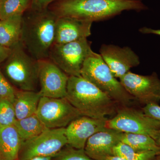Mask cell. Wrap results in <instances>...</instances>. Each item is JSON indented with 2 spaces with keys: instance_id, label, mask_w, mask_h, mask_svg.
I'll use <instances>...</instances> for the list:
<instances>
[{
  "instance_id": "19",
  "label": "cell",
  "mask_w": 160,
  "mask_h": 160,
  "mask_svg": "<svg viewBox=\"0 0 160 160\" xmlns=\"http://www.w3.org/2000/svg\"><path fill=\"white\" fill-rule=\"evenodd\" d=\"M14 126L23 142L38 136L48 128L36 114L17 120Z\"/></svg>"
},
{
  "instance_id": "35",
  "label": "cell",
  "mask_w": 160,
  "mask_h": 160,
  "mask_svg": "<svg viewBox=\"0 0 160 160\" xmlns=\"http://www.w3.org/2000/svg\"><path fill=\"white\" fill-rule=\"evenodd\" d=\"M0 25H1V24H0Z\"/></svg>"
},
{
  "instance_id": "24",
  "label": "cell",
  "mask_w": 160,
  "mask_h": 160,
  "mask_svg": "<svg viewBox=\"0 0 160 160\" xmlns=\"http://www.w3.org/2000/svg\"><path fill=\"white\" fill-rule=\"evenodd\" d=\"M53 160H94L89 157L84 149H77L66 145L53 158Z\"/></svg>"
},
{
  "instance_id": "17",
  "label": "cell",
  "mask_w": 160,
  "mask_h": 160,
  "mask_svg": "<svg viewBox=\"0 0 160 160\" xmlns=\"http://www.w3.org/2000/svg\"><path fill=\"white\" fill-rule=\"evenodd\" d=\"M42 97L39 91L16 90L12 104L17 120L35 114Z\"/></svg>"
},
{
  "instance_id": "33",
  "label": "cell",
  "mask_w": 160,
  "mask_h": 160,
  "mask_svg": "<svg viewBox=\"0 0 160 160\" xmlns=\"http://www.w3.org/2000/svg\"><path fill=\"white\" fill-rule=\"evenodd\" d=\"M154 160H160V153L157 156Z\"/></svg>"
},
{
  "instance_id": "4",
  "label": "cell",
  "mask_w": 160,
  "mask_h": 160,
  "mask_svg": "<svg viewBox=\"0 0 160 160\" xmlns=\"http://www.w3.org/2000/svg\"><path fill=\"white\" fill-rule=\"evenodd\" d=\"M81 76L122 106H128L133 98L129 94L120 81L114 77L101 55L93 53L83 64Z\"/></svg>"
},
{
  "instance_id": "28",
  "label": "cell",
  "mask_w": 160,
  "mask_h": 160,
  "mask_svg": "<svg viewBox=\"0 0 160 160\" xmlns=\"http://www.w3.org/2000/svg\"><path fill=\"white\" fill-rule=\"evenodd\" d=\"M11 52V49L0 44V64L6 61L9 56Z\"/></svg>"
},
{
  "instance_id": "30",
  "label": "cell",
  "mask_w": 160,
  "mask_h": 160,
  "mask_svg": "<svg viewBox=\"0 0 160 160\" xmlns=\"http://www.w3.org/2000/svg\"><path fill=\"white\" fill-rule=\"evenodd\" d=\"M100 160H126L123 158L118 156L111 155L106 156V157L103 158Z\"/></svg>"
},
{
  "instance_id": "18",
  "label": "cell",
  "mask_w": 160,
  "mask_h": 160,
  "mask_svg": "<svg viewBox=\"0 0 160 160\" xmlns=\"http://www.w3.org/2000/svg\"><path fill=\"white\" fill-rule=\"evenodd\" d=\"M22 16L16 15L0 21V44L11 49L20 42Z\"/></svg>"
},
{
  "instance_id": "32",
  "label": "cell",
  "mask_w": 160,
  "mask_h": 160,
  "mask_svg": "<svg viewBox=\"0 0 160 160\" xmlns=\"http://www.w3.org/2000/svg\"><path fill=\"white\" fill-rule=\"evenodd\" d=\"M156 142L157 143L158 146L160 147V130L158 134L157 138L155 140Z\"/></svg>"
},
{
  "instance_id": "21",
  "label": "cell",
  "mask_w": 160,
  "mask_h": 160,
  "mask_svg": "<svg viewBox=\"0 0 160 160\" xmlns=\"http://www.w3.org/2000/svg\"><path fill=\"white\" fill-rule=\"evenodd\" d=\"M32 0H1L0 21L22 15L31 6Z\"/></svg>"
},
{
  "instance_id": "34",
  "label": "cell",
  "mask_w": 160,
  "mask_h": 160,
  "mask_svg": "<svg viewBox=\"0 0 160 160\" xmlns=\"http://www.w3.org/2000/svg\"><path fill=\"white\" fill-rule=\"evenodd\" d=\"M0 5H1V0H0Z\"/></svg>"
},
{
  "instance_id": "3",
  "label": "cell",
  "mask_w": 160,
  "mask_h": 160,
  "mask_svg": "<svg viewBox=\"0 0 160 160\" xmlns=\"http://www.w3.org/2000/svg\"><path fill=\"white\" fill-rule=\"evenodd\" d=\"M32 10V14L23 15L20 42L29 55L39 61L49 58L54 43L58 18L47 9Z\"/></svg>"
},
{
  "instance_id": "26",
  "label": "cell",
  "mask_w": 160,
  "mask_h": 160,
  "mask_svg": "<svg viewBox=\"0 0 160 160\" xmlns=\"http://www.w3.org/2000/svg\"><path fill=\"white\" fill-rule=\"evenodd\" d=\"M144 113L160 122V106L158 104H148L142 108Z\"/></svg>"
},
{
  "instance_id": "1",
  "label": "cell",
  "mask_w": 160,
  "mask_h": 160,
  "mask_svg": "<svg viewBox=\"0 0 160 160\" xmlns=\"http://www.w3.org/2000/svg\"><path fill=\"white\" fill-rule=\"evenodd\" d=\"M146 9L141 0H61L51 11L58 18H74L93 22L113 17L126 10Z\"/></svg>"
},
{
  "instance_id": "31",
  "label": "cell",
  "mask_w": 160,
  "mask_h": 160,
  "mask_svg": "<svg viewBox=\"0 0 160 160\" xmlns=\"http://www.w3.org/2000/svg\"><path fill=\"white\" fill-rule=\"evenodd\" d=\"M53 156H37L27 160H53Z\"/></svg>"
},
{
  "instance_id": "27",
  "label": "cell",
  "mask_w": 160,
  "mask_h": 160,
  "mask_svg": "<svg viewBox=\"0 0 160 160\" xmlns=\"http://www.w3.org/2000/svg\"><path fill=\"white\" fill-rule=\"evenodd\" d=\"M57 0H32L31 9L35 10H42L46 9L49 5Z\"/></svg>"
},
{
  "instance_id": "10",
  "label": "cell",
  "mask_w": 160,
  "mask_h": 160,
  "mask_svg": "<svg viewBox=\"0 0 160 160\" xmlns=\"http://www.w3.org/2000/svg\"><path fill=\"white\" fill-rule=\"evenodd\" d=\"M119 79L129 94L144 106L159 102L160 80L156 72L145 76L129 71Z\"/></svg>"
},
{
  "instance_id": "22",
  "label": "cell",
  "mask_w": 160,
  "mask_h": 160,
  "mask_svg": "<svg viewBox=\"0 0 160 160\" xmlns=\"http://www.w3.org/2000/svg\"><path fill=\"white\" fill-rule=\"evenodd\" d=\"M113 153L126 160H154L160 153L152 151H138L126 144L120 142L115 147Z\"/></svg>"
},
{
  "instance_id": "14",
  "label": "cell",
  "mask_w": 160,
  "mask_h": 160,
  "mask_svg": "<svg viewBox=\"0 0 160 160\" xmlns=\"http://www.w3.org/2000/svg\"><path fill=\"white\" fill-rule=\"evenodd\" d=\"M122 134L123 132L109 128L97 132L87 140L84 148L85 152L94 160L113 155V150L121 142Z\"/></svg>"
},
{
  "instance_id": "20",
  "label": "cell",
  "mask_w": 160,
  "mask_h": 160,
  "mask_svg": "<svg viewBox=\"0 0 160 160\" xmlns=\"http://www.w3.org/2000/svg\"><path fill=\"white\" fill-rule=\"evenodd\" d=\"M121 142L138 151H152L160 153V147L155 140L146 135L123 132Z\"/></svg>"
},
{
  "instance_id": "15",
  "label": "cell",
  "mask_w": 160,
  "mask_h": 160,
  "mask_svg": "<svg viewBox=\"0 0 160 160\" xmlns=\"http://www.w3.org/2000/svg\"><path fill=\"white\" fill-rule=\"evenodd\" d=\"M92 23L74 18H58L54 44H64L87 38L91 35Z\"/></svg>"
},
{
  "instance_id": "8",
  "label": "cell",
  "mask_w": 160,
  "mask_h": 160,
  "mask_svg": "<svg viewBox=\"0 0 160 160\" xmlns=\"http://www.w3.org/2000/svg\"><path fill=\"white\" fill-rule=\"evenodd\" d=\"M68 144L66 128L47 129L42 133L22 143L18 160L37 156H55Z\"/></svg>"
},
{
  "instance_id": "9",
  "label": "cell",
  "mask_w": 160,
  "mask_h": 160,
  "mask_svg": "<svg viewBox=\"0 0 160 160\" xmlns=\"http://www.w3.org/2000/svg\"><path fill=\"white\" fill-rule=\"evenodd\" d=\"M36 114L48 129L66 128L82 116L66 98L42 97Z\"/></svg>"
},
{
  "instance_id": "16",
  "label": "cell",
  "mask_w": 160,
  "mask_h": 160,
  "mask_svg": "<svg viewBox=\"0 0 160 160\" xmlns=\"http://www.w3.org/2000/svg\"><path fill=\"white\" fill-rule=\"evenodd\" d=\"M22 143L14 125L0 126V160H18Z\"/></svg>"
},
{
  "instance_id": "7",
  "label": "cell",
  "mask_w": 160,
  "mask_h": 160,
  "mask_svg": "<svg viewBox=\"0 0 160 160\" xmlns=\"http://www.w3.org/2000/svg\"><path fill=\"white\" fill-rule=\"evenodd\" d=\"M116 113L107 120L106 128L124 133L146 135L156 139L160 130V122L145 114L142 110L123 106Z\"/></svg>"
},
{
  "instance_id": "23",
  "label": "cell",
  "mask_w": 160,
  "mask_h": 160,
  "mask_svg": "<svg viewBox=\"0 0 160 160\" xmlns=\"http://www.w3.org/2000/svg\"><path fill=\"white\" fill-rule=\"evenodd\" d=\"M16 121L12 103L0 98V126H13Z\"/></svg>"
},
{
  "instance_id": "13",
  "label": "cell",
  "mask_w": 160,
  "mask_h": 160,
  "mask_svg": "<svg viewBox=\"0 0 160 160\" xmlns=\"http://www.w3.org/2000/svg\"><path fill=\"white\" fill-rule=\"evenodd\" d=\"M108 119L82 116L75 119L66 127L67 145L77 149H84L87 140L95 133L106 129Z\"/></svg>"
},
{
  "instance_id": "25",
  "label": "cell",
  "mask_w": 160,
  "mask_h": 160,
  "mask_svg": "<svg viewBox=\"0 0 160 160\" xmlns=\"http://www.w3.org/2000/svg\"><path fill=\"white\" fill-rule=\"evenodd\" d=\"M16 90L0 70V98L13 103Z\"/></svg>"
},
{
  "instance_id": "2",
  "label": "cell",
  "mask_w": 160,
  "mask_h": 160,
  "mask_svg": "<svg viewBox=\"0 0 160 160\" xmlns=\"http://www.w3.org/2000/svg\"><path fill=\"white\" fill-rule=\"evenodd\" d=\"M66 98L84 116L100 119L115 114L118 103L81 76H69Z\"/></svg>"
},
{
  "instance_id": "12",
  "label": "cell",
  "mask_w": 160,
  "mask_h": 160,
  "mask_svg": "<svg viewBox=\"0 0 160 160\" xmlns=\"http://www.w3.org/2000/svg\"><path fill=\"white\" fill-rule=\"evenodd\" d=\"M100 54L116 78L122 77L140 63L138 55L128 46L122 48L103 44L100 48Z\"/></svg>"
},
{
  "instance_id": "5",
  "label": "cell",
  "mask_w": 160,
  "mask_h": 160,
  "mask_svg": "<svg viewBox=\"0 0 160 160\" xmlns=\"http://www.w3.org/2000/svg\"><path fill=\"white\" fill-rule=\"evenodd\" d=\"M4 69L6 77L18 90L38 92V61L28 53L21 42L11 48Z\"/></svg>"
},
{
  "instance_id": "6",
  "label": "cell",
  "mask_w": 160,
  "mask_h": 160,
  "mask_svg": "<svg viewBox=\"0 0 160 160\" xmlns=\"http://www.w3.org/2000/svg\"><path fill=\"white\" fill-rule=\"evenodd\" d=\"M93 51L91 42L83 38L64 44H54L49 58L69 76H80L85 61Z\"/></svg>"
},
{
  "instance_id": "29",
  "label": "cell",
  "mask_w": 160,
  "mask_h": 160,
  "mask_svg": "<svg viewBox=\"0 0 160 160\" xmlns=\"http://www.w3.org/2000/svg\"><path fill=\"white\" fill-rule=\"evenodd\" d=\"M139 31L144 34H154L160 36V29H153L145 27L141 28Z\"/></svg>"
},
{
  "instance_id": "11",
  "label": "cell",
  "mask_w": 160,
  "mask_h": 160,
  "mask_svg": "<svg viewBox=\"0 0 160 160\" xmlns=\"http://www.w3.org/2000/svg\"><path fill=\"white\" fill-rule=\"evenodd\" d=\"M39 92L42 97L66 98L69 76L48 58L38 61Z\"/></svg>"
}]
</instances>
